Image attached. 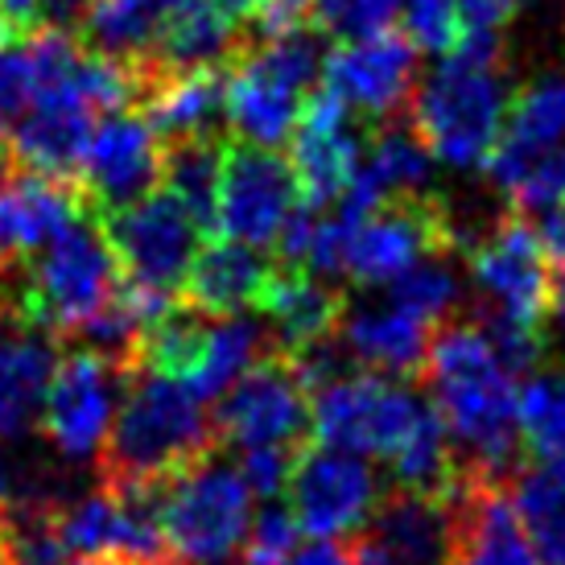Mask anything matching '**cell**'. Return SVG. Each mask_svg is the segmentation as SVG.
I'll return each instance as SVG.
<instances>
[{
  "instance_id": "obj_34",
  "label": "cell",
  "mask_w": 565,
  "mask_h": 565,
  "mask_svg": "<svg viewBox=\"0 0 565 565\" xmlns=\"http://www.w3.org/2000/svg\"><path fill=\"white\" fill-rule=\"evenodd\" d=\"M298 520L289 508H277L268 503L260 512H252L248 533H244V545H239V565H281L289 553L298 550Z\"/></svg>"
},
{
  "instance_id": "obj_24",
  "label": "cell",
  "mask_w": 565,
  "mask_h": 565,
  "mask_svg": "<svg viewBox=\"0 0 565 565\" xmlns=\"http://www.w3.org/2000/svg\"><path fill=\"white\" fill-rule=\"evenodd\" d=\"M54 334L38 327H21L17 334H0V441L13 446L38 425L42 393L54 372Z\"/></svg>"
},
{
  "instance_id": "obj_5",
  "label": "cell",
  "mask_w": 565,
  "mask_h": 565,
  "mask_svg": "<svg viewBox=\"0 0 565 565\" xmlns=\"http://www.w3.org/2000/svg\"><path fill=\"white\" fill-rule=\"evenodd\" d=\"M495 66L450 54L422 83L413 99V132L441 166L479 170L491 158L508 116V79Z\"/></svg>"
},
{
  "instance_id": "obj_17",
  "label": "cell",
  "mask_w": 565,
  "mask_h": 565,
  "mask_svg": "<svg viewBox=\"0 0 565 565\" xmlns=\"http://www.w3.org/2000/svg\"><path fill=\"white\" fill-rule=\"evenodd\" d=\"M355 111L327 87L306 95L301 120L294 128V149H289V166L298 178L301 203L306 206H330L343 199L347 182L363 158V141L355 132Z\"/></svg>"
},
{
  "instance_id": "obj_4",
  "label": "cell",
  "mask_w": 565,
  "mask_h": 565,
  "mask_svg": "<svg viewBox=\"0 0 565 565\" xmlns=\"http://www.w3.org/2000/svg\"><path fill=\"white\" fill-rule=\"evenodd\" d=\"M322 38L310 30H289L265 38L260 50H244L223 75V116L248 145H281L294 137L306 95L322 75Z\"/></svg>"
},
{
  "instance_id": "obj_46",
  "label": "cell",
  "mask_w": 565,
  "mask_h": 565,
  "mask_svg": "<svg viewBox=\"0 0 565 565\" xmlns=\"http://www.w3.org/2000/svg\"><path fill=\"white\" fill-rule=\"evenodd\" d=\"M215 4H220L227 17H252L260 9V0H215Z\"/></svg>"
},
{
  "instance_id": "obj_21",
  "label": "cell",
  "mask_w": 565,
  "mask_h": 565,
  "mask_svg": "<svg viewBox=\"0 0 565 565\" xmlns=\"http://www.w3.org/2000/svg\"><path fill=\"white\" fill-rule=\"evenodd\" d=\"M429 322L417 318L413 310L396 306L393 298L376 301V306H355L339 318V343L355 363H363L367 372H380V376H417L425 363V351H429Z\"/></svg>"
},
{
  "instance_id": "obj_41",
  "label": "cell",
  "mask_w": 565,
  "mask_h": 565,
  "mask_svg": "<svg viewBox=\"0 0 565 565\" xmlns=\"http://www.w3.org/2000/svg\"><path fill=\"white\" fill-rule=\"evenodd\" d=\"M92 4L95 0H38V25H42V30L75 33Z\"/></svg>"
},
{
  "instance_id": "obj_35",
  "label": "cell",
  "mask_w": 565,
  "mask_h": 565,
  "mask_svg": "<svg viewBox=\"0 0 565 565\" xmlns=\"http://www.w3.org/2000/svg\"><path fill=\"white\" fill-rule=\"evenodd\" d=\"M405 9V38L417 50L429 54H450L458 42V9L455 0H401Z\"/></svg>"
},
{
  "instance_id": "obj_25",
  "label": "cell",
  "mask_w": 565,
  "mask_h": 565,
  "mask_svg": "<svg viewBox=\"0 0 565 565\" xmlns=\"http://www.w3.org/2000/svg\"><path fill=\"white\" fill-rule=\"evenodd\" d=\"M260 310L268 315V330L277 351H298L306 343L330 339L343 318V298L330 281L306 273V268H281L273 273Z\"/></svg>"
},
{
  "instance_id": "obj_40",
  "label": "cell",
  "mask_w": 565,
  "mask_h": 565,
  "mask_svg": "<svg viewBox=\"0 0 565 565\" xmlns=\"http://www.w3.org/2000/svg\"><path fill=\"white\" fill-rule=\"evenodd\" d=\"M529 227H533L536 244L545 252V260L553 265H565V206H545V211H536V215H524Z\"/></svg>"
},
{
  "instance_id": "obj_13",
  "label": "cell",
  "mask_w": 565,
  "mask_h": 565,
  "mask_svg": "<svg viewBox=\"0 0 565 565\" xmlns=\"http://www.w3.org/2000/svg\"><path fill=\"white\" fill-rule=\"evenodd\" d=\"M298 203L301 190L289 158H277L265 145H223L215 232L248 248H268Z\"/></svg>"
},
{
  "instance_id": "obj_26",
  "label": "cell",
  "mask_w": 565,
  "mask_h": 565,
  "mask_svg": "<svg viewBox=\"0 0 565 565\" xmlns=\"http://www.w3.org/2000/svg\"><path fill=\"white\" fill-rule=\"evenodd\" d=\"M145 120L166 141L211 132L215 116L223 111V71L199 66V71H161L145 83Z\"/></svg>"
},
{
  "instance_id": "obj_12",
  "label": "cell",
  "mask_w": 565,
  "mask_h": 565,
  "mask_svg": "<svg viewBox=\"0 0 565 565\" xmlns=\"http://www.w3.org/2000/svg\"><path fill=\"white\" fill-rule=\"evenodd\" d=\"M211 422L215 438L236 450H256V446L301 450L310 429V393L294 372V363L281 351H268L220 396Z\"/></svg>"
},
{
  "instance_id": "obj_30",
  "label": "cell",
  "mask_w": 565,
  "mask_h": 565,
  "mask_svg": "<svg viewBox=\"0 0 565 565\" xmlns=\"http://www.w3.org/2000/svg\"><path fill=\"white\" fill-rule=\"evenodd\" d=\"M161 9L166 0H95L83 17V50L125 58V63H145L158 42Z\"/></svg>"
},
{
  "instance_id": "obj_2",
  "label": "cell",
  "mask_w": 565,
  "mask_h": 565,
  "mask_svg": "<svg viewBox=\"0 0 565 565\" xmlns=\"http://www.w3.org/2000/svg\"><path fill=\"white\" fill-rule=\"evenodd\" d=\"M215 446L220 438L206 401H199L182 380L132 363L99 471L104 483L116 487H161L182 467L215 455Z\"/></svg>"
},
{
  "instance_id": "obj_48",
  "label": "cell",
  "mask_w": 565,
  "mask_h": 565,
  "mask_svg": "<svg viewBox=\"0 0 565 565\" xmlns=\"http://www.w3.org/2000/svg\"><path fill=\"white\" fill-rule=\"evenodd\" d=\"M0 557H4V508H0Z\"/></svg>"
},
{
  "instance_id": "obj_14",
  "label": "cell",
  "mask_w": 565,
  "mask_h": 565,
  "mask_svg": "<svg viewBox=\"0 0 565 565\" xmlns=\"http://www.w3.org/2000/svg\"><path fill=\"white\" fill-rule=\"evenodd\" d=\"M550 260L524 215H508L471 244V281L495 322L541 330L550 310Z\"/></svg>"
},
{
  "instance_id": "obj_32",
  "label": "cell",
  "mask_w": 565,
  "mask_h": 565,
  "mask_svg": "<svg viewBox=\"0 0 565 565\" xmlns=\"http://www.w3.org/2000/svg\"><path fill=\"white\" fill-rule=\"evenodd\" d=\"M388 298L438 330L458 310L462 281H458L455 268L446 265V252H434V256L417 260L413 268H405L396 281H388Z\"/></svg>"
},
{
  "instance_id": "obj_19",
  "label": "cell",
  "mask_w": 565,
  "mask_h": 565,
  "mask_svg": "<svg viewBox=\"0 0 565 565\" xmlns=\"http://www.w3.org/2000/svg\"><path fill=\"white\" fill-rule=\"evenodd\" d=\"M92 128H95L92 104L75 92V83L66 75L63 83H54L50 92H42L30 108L17 116L13 158L38 173L71 182L75 170H79Z\"/></svg>"
},
{
  "instance_id": "obj_15",
  "label": "cell",
  "mask_w": 565,
  "mask_h": 565,
  "mask_svg": "<svg viewBox=\"0 0 565 565\" xmlns=\"http://www.w3.org/2000/svg\"><path fill=\"white\" fill-rule=\"evenodd\" d=\"M75 178L95 220L137 203L161 182V137L137 111H111L92 128Z\"/></svg>"
},
{
  "instance_id": "obj_28",
  "label": "cell",
  "mask_w": 565,
  "mask_h": 565,
  "mask_svg": "<svg viewBox=\"0 0 565 565\" xmlns=\"http://www.w3.org/2000/svg\"><path fill=\"white\" fill-rule=\"evenodd\" d=\"M223 145L211 132L161 145V190H170L203 232H215V190H220Z\"/></svg>"
},
{
  "instance_id": "obj_6",
  "label": "cell",
  "mask_w": 565,
  "mask_h": 565,
  "mask_svg": "<svg viewBox=\"0 0 565 565\" xmlns=\"http://www.w3.org/2000/svg\"><path fill=\"white\" fill-rule=\"evenodd\" d=\"M244 475L215 455L199 458L158 487V524L173 565H232L252 520Z\"/></svg>"
},
{
  "instance_id": "obj_23",
  "label": "cell",
  "mask_w": 565,
  "mask_h": 565,
  "mask_svg": "<svg viewBox=\"0 0 565 565\" xmlns=\"http://www.w3.org/2000/svg\"><path fill=\"white\" fill-rule=\"evenodd\" d=\"M367 524H372V541L396 565H446L450 557L455 520H450L446 491L429 495V491L396 487L393 495H380Z\"/></svg>"
},
{
  "instance_id": "obj_33",
  "label": "cell",
  "mask_w": 565,
  "mask_h": 565,
  "mask_svg": "<svg viewBox=\"0 0 565 565\" xmlns=\"http://www.w3.org/2000/svg\"><path fill=\"white\" fill-rule=\"evenodd\" d=\"M396 13H401V0H315V30L330 33V38H372V33L393 30Z\"/></svg>"
},
{
  "instance_id": "obj_8",
  "label": "cell",
  "mask_w": 565,
  "mask_h": 565,
  "mask_svg": "<svg viewBox=\"0 0 565 565\" xmlns=\"http://www.w3.org/2000/svg\"><path fill=\"white\" fill-rule=\"evenodd\" d=\"M458 244V227L450 206L429 199L425 190L401 194L388 203L355 215L347 232L343 277L355 285H388L417 260L434 252H450Z\"/></svg>"
},
{
  "instance_id": "obj_42",
  "label": "cell",
  "mask_w": 565,
  "mask_h": 565,
  "mask_svg": "<svg viewBox=\"0 0 565 565\" xmlns=\"http://www.w3.org/2000/svg\"><path fill=\"white\" fill-rule=\"evenodd\" d=\"M281 565H351V545H343V541H318L315 536V545L294 550Z\"/></svg>"
},
{
  "instance_id": "obj_16",
  "label": "cell",
  "mask_w": 565,
  "mask_h": 565,
  "mask_svg": "<svg viewBox=\"0 0 565 565\" xmlns=\"http://www.w3.org/2000/svg\"><path fill=\"white\" fill-rule=\"evenodd\" d=\"M413 75H417V46L396 30L343 42L322 58V87L339 95L351 111L372 120H388L405 104L413 92Z\"/></svg>"
},
{
  "instance_id": "obj_44",
  "label": "cell",
  "mask_w": 565,
  "mask_h": 565,
  "mask_svg": "<svg viewBox=\"0 0 565 565\" xmlns=\"http://www.w3.org/2000/svg\"><path fill=\"white\" fill-rule=\"evenodd\" d=\"M351 565H396V562L367 536V541H355V545H351Z\"/></svg>"
},
{
  "instance_id": "obj_1",
  "label": "cell",
  "mask_w": 565,
  "mask_h": 565,
  "mask_svg": "<svg viewBox=\"0 0 565 565\" xmlns=\"http://www.w3.org/2000/svg\"><path fill=\"white\" fill-rule=\"evenodd\" d=\"M429 405L455 450L458 479L503 487L516 471V372L479 322H441L422 363Z\"/></svg>"
},
{
  "instance_id": "obj_39",
  "label": "cell",
  "mask_w": 565,
  "mask_h": 565,
  "mask_svg": "<svg viewBox=\"0 0 565 565\" xmlns=\"http://www.w3.org/2000/svg\"><path fill=\"white\" fill-rule=\"evenodd\" d=\"M455 9L462 30L500 33L520 13V0H455Z\"/></svg>"
},
{
  "instance_id": "obj_9",
  "label": "cell",
  "mask_w": 565,
  "mask_h": 565,
  "mask_svg": "<svg viewBox=\"0 0 565 565\" xmlns=\"http://www.w3.org/2000/svg\"><path fill=\"white\" fill-rule=\"evenodd\" d=\"M132 363H116L92 347H79L54 360L50 384L42 393V434L66 462H95L104 455L111 417L125 393Z\"/></svg>"
},
{
  "instance_id": "obj_18",
  "label": "cell",
  "mask_w": 565,
  "mask_h": 565,
  "mask_svg": "<svg viewBox=\"0 0 565 565\" xmlns=\"http://www.w3.org/2000/svg\"><path fill=\"white\" fill-rule=\"evenodd\" d=\"M446 500L455 520L446 565H550L524 533L503 487L455 479L446 487Z\"/></svg>"
},
{
  "instance_id": "obj_11",
  "label": "cell",
  "mask_w": 565,
  "mask_h": 565,
  "mask_svg": "<svg viewBox=\"0 0 565 565\" xmlns=\"http://www.w3.org/2000/svg\"><path fill=\"white\" fill-rule=\"evenodd\" d=\"M285 491H289V512L298 520V529L318 541H347L363 533L384 495L367 458L334 450V446L298 450Z\"/></svg>"
},
{
  "instance_id": "obj_37",
  "label": "cell",
  "mask_w": 565,
  "mask_h": 565,
  "mask_svg": "<svg viewBox=\"0 0 565 565\" xmlns=\"http://www.w3.org/2000/svg\"><path fill=\"white\" fill-rule=\"evenodd\" d=\"M298 450H277V446H256V450H239V467L252 495L260 500H277L285 491V479H289V467H294Z\"/></svg>"
},
{
  "instance_id": "obj_29",
  "label": "cell",
  "mask_w": 565,
  "mask_h": 565,
  "mask_svg": "<svg viewBox=\"0 0 565 565\" xmlns=\"http://www.w3.org/2000/svg\"><path fill=\"white\" fill-rule=\"evenodd\" d=\"M508 500L550 565H565V455L512 475Z\"/></svg>"
},
{
  "instance_id": "obj_22",
  "label": "cell",
  "mask_w": 565,
  "mask_h": 565,
  "mask_svg": "<svg viewBox=\"0 0 565 565\" xmlns=\"http://www.w3.org/2000/svg\"><path fill=\"white\" fill-rule=\"evenodd\" d=\"M273 273L277 268L260 256V248H248V244H236V239H220V244H206V248L194 252L186 281H182L178 294L186 298L190 310H199L206 318L244 315L252 306H260Z\"/></svg>"
},
{
  "instance_id": "obj_7",
  "label": "cell",
  "mask_w": 565,
  "mask_h": 565,
  "mask_svg": "<svg viewBox=\"0 0 565 565\" xmlns=\"http://www.w3.org/2000/svg\"><path fill=\"white\" fill-rule=\"evenodd\" d=\"M425 413H429V401H422L413 384L363 367V372H343L315 388L310 429L318 446L388 462Z\"/></svg>"
},
{
  "instance_id": "obj_43",
  "label": "cell",
  "mask_w": 565,
  "mask_h": 565,
  "mask_svg": "<svg viewBox=\"0 0 565 565\" xmlns=\"http://www.w3.org/2000/svg\"><path fill=\"white\" fill-rule=\"evenodd\" d=\"M545 318H553V330L562 334L565 343V265H557V273H550V310Z\"/></svg>"
},
{
  "instance_id": "obj_49",
  "label": "cell",
  "mask_w": 565,
  "mask_h": 565,
  "mask_svg": "<svg viewBox=\"0 0 565 565\" xmlns=\"http://www.w3.org/2000/svg\"><path fill=\"white\" fill-rule=\"evenodd\" d=\"M0 149H9V145H4V128H0Z\"/></svg>"
},
{
  "instance_id": "obj_10",
  "label": "cell",
  "mask_w": 565,
  "mask_h": 565,
  "mask_svg": "<svg viewBox=\"0 0 565 565\" xmlns=\"http://www.w3.org/2000/svg\"><path fill=\"white\" fill-rule=\"evenodd\" d=\"M99 227L116 265L125 268V281L170 298L186 281V268L203 239V227L170 190H149L137 203L116 206L99 215Z\"/></svg>"
},
{
  "instance_id": "obj_47",
  "label": "cell",
  "mask_w": 565,
  "mask_h": 565,
  "mask_svg": "<svg viewBox=\"0 0 565 565\" xmlns=\"http://www.w3.org/2000/svg\"><path fill=\"white\" fill-rule=\"evenodd\" d=\"M9 42H17V30L4 21V13H0V46H9Z\"/></svg>"
},
{
  "instance_id": "obj_3",
  "label": "cell",
  "mask_w": 565,
  "mask_h": 565,
  "mask_svg": "<svg viewBox=\"0 0 565 565\" xmlns=\"http://www.w3.org/2000/svg\"><path fill=\"white\" fill-rule=\"evenodd\" d=\"M120 285V265L111 256L104 227L92 211L66 223L58 236L33 252V265L21 289L13 294V310L21 327H38L46 334H79Z\"/></svg>"
},
{
  "instance_id": "obj_27",
  "label": "cell",
  "mask_w": 565,
  "mask_h": 565,
  "mask_svg": "<svg viewBox=\"0 0 565 565\" xmlns=\"http://www.w3.org/2000/svg\"><path fill=\"white\" fill-rule=\"evenodd\" d=\"M273 351V330H265L260 318L248 315H227V318H206L203 347L199 360L182 380L199 401H215L236 384L252 363H260Z\"/></svg>"
},
{
  "instance_id": "obj_45",
  "label": "cell",
  "mask_w": 565,
  "mask_h": 565,
  "mask_svg": "<svg viewBox=\"0 0 565 565\" xmlns=\"http://www.w3.org/2000/svg\"><path fill=\"white\" fill-rule=\"evenodd\" d=\"M75 565H173V562H132L120 553H95V557H79Z\"/></svg>"
},
{
  "instance_id": "obj_20",
  "label": "cell",
  "mask_w": 565,
  "mask_h": 565,
  "mask_svg": "<svg viewBox=\"0 0 565 565\" xmlns=\"http://www.w3.org/2000/svg\"><path fill=\"white\" fill-rule=\"evenodd\" d=\"M236 17H227L215 0H166L158 42L141 66L145 83L161 71H199V66H232L244 54Z\"/></svg>"
},
{
  "instance_id": "obj_38",
  "label": "cell",
  "mask_w": 565,
  "mask_h": 565,
  "mask_svg": "<svg viewBox=\"0 0 565 565\" xmlns=\"http://www.w3.org/2000/svg\"><path fill=\"white\" fill-rule=\"evenodd\" d=\"M315 0H260V9L252 13V33L256 38H277V33L298 30L310 17Z\"/></svg>"
},
{
  "instance_id": "obj_31",
  "label": "cell",
  "mask_w": 565,
  "mask_h": 565,
  "mask_svg": "<svg viewBox=\"0 0 565 565\" xmlns=\"http://www.w3.org/2000/svg\"><path fill=\"white\" fill-rule=\"evenodd\" d=\"M520 446L541 462L565 455V367H541L520 384L516 393Z\"/></svg>"
},
{
  "instance_id": "obj_50",
  "label": "cell",
  "mask_w": 565,
  "mask_h": 565,
  "mask_svg": "<svg viewBox=\"0 0 565 565\" xmlns=\"http://www.w3.org/2000/svg\"><path fill=\"white\" fill-rule=\"evenodd\" d=\"M0 565H13V562H4V557H0Z\"/></svg>"
},
{
  "instance_id": "obj_36",
  "label": "cell",
  "mask_w": 565,
  "mask_h": 565,
  "mask_svg": "<svg viewBox=\"0 0 565 565\" xmlns=\"http://www.w3.org/2000/svg\"><path fill=\"white\" fill-rule=\"evenodd\" d=\"M38 99V71H33L25 38L0 46V116H21Z\"/></svg>"
}]
</instances>
